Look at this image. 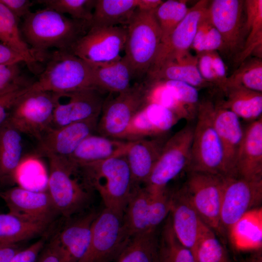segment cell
<instances>
[{
    "label": "cell",
    "mask_w": 262,
    "mask_h": 262,
    "mask_svg": "<svg viewBox=\"0 0 262 262\" xmlns=\"http://www.w3.org/2000/svg\"><path fill=\"white\" fill-rule=\"evenodd\" d=\"M1 245H2V244H0V246Z\"/></svg>",
    "instance_id": "cell-57"
},
{
    "label": "cell",
    "mask_w": 262,
    "mask_h": 262,
    "mask_svg": "<svg viewBox=\"0 0 262 262\" xmlns=\"http://www.w3.org/2000/svg\"><path fill=\"white\" fill-rule=\"evenodd\" d=\"M154 262H158V258H157V257H156Z\"/></svg>",
    "instance_id": "cell-56"
},
{
    "label": "cell",
    "mask_w": 262,
    "mask_h": 262,
    "mask_svg": "<svg viewBox=\"0 0 262 262\" xmlns=\"http://www.w3.org/2000/svg\"><path fill=\"white\" fill-rule=\"evenodd\" d=\"M151 195L144 187H133L123 215L126 233L129 238L155 230L152 225Z\"/></svg>",
    "instance_id": "cell-29"
},
{
    "label": "cell",
    "mask_w": 262,
    "mask_h": 262,
    "mask_svg": "<svg viewBox=\"0 0 262 262\" xmlns=\"http://www.w3.org/2000/svg\"><path fill=\"white\" fill-rule=\"evenodd\" d=\"M233 177L262 179V117L250 122L244 129Z\"/></svg>",
    "instance_id": "cell-23"
},
{
    "label": "cell",
    "mask_w": 262,
    "mask_h": 262,
    "mask_svg": "<svg viewBox=\"0 0 262 262\" xmlns=\"http://www.w3.org/2000/svg\"><path fill=\"white\" fill-rule=\"evenodd\" d=\"M37 2L77 20L91 22L96 0H40Z\"/></svg>",
    "instance_id": "cell-42"
},
{
    "label": "cell",
    "mask_w": 262,
    "mask_h": 262,
    "mask_svg": "<svg viewBox=\"0 0 262 262\" xmlns=\"http://www.w3.org/2000/svg\"><path fill=\"white\" fill-rule=\"evenodd\" d=\"M212 58L214 72L219 84V90L223 92L225 90L228 76L225 64L218 52L209 51Z\"/></svg>",
    "instance_id": "cell-50"
},
{
    "label": "cell",
    "mask_w": 262,
    "mask_h": 262,
    "mask_svg": "<svg viewBox=\"0 0 262 262\" xmlns=\"http://www.w3.org/2000/svg\"><path fill=\"white\" fill-rule=\"evenodd\" d=\"M197 67L203 79L219 89V84L214 72L209 51L196 54Z\"/></svg>",
    "instance_id": "cell-47"
},
{
    "label": "cell",
    "mask_w": 262,
    "mask_h": 262,
    "mask_svg": "<svg viewBox=\"0 0 262 262\" xmlns=\"http://www.w3.org/2000/svg\"><path fill=\"white\" fill-rule=\"evenodd\" d=\"M262 179L226 177L221 211L222 230L227 231L245 213L260 207Z\"/></svg>",
    "instance_id": "cell-13"
},
{
    "label": "cell",
    "mask_w": 262,
    "mask_h": 262,
    "mask_svg": "<svg viewBox=\"0 0 262 262\" xmlns=\"http://www.w3.org/2000/svg\"><path fill=\"white\" fill-rule=\"evenodd\" d=\"M98 213L91 212L66 225L54 236L63 262H81L91 243L94 222Z\"/></svg>",
    "instance_id": "cell-22"
},
{
    "label": "cell",
    "mask_w": 262,
    "mask_h": 262,
    "mask_svg": "<svg viewBox=\"0 0 262 262\" xmlns=\"http://www.w3.org/2000/svg\"><path fill=\"white\" fill-rule=\"evenodd\" d=\"M92 64L95 87L99 92L119 94L130 87V81L133 75L124 56L109 63Z\"/></svg>",
    "instance_id": "cell-31"
},
{
    "label": "cell",
    "mask_w": 262,
    "mask_h": 262,
    "mask_svg": "<svg viewBox=\"0 0 262 262\" xmlns=\"http://www.w3.org/2000/svg\"><path fill=\"white\" fill-rule=\"evenodd\" d=\"M180 120L162 105L147 103L132 118L120 139L134 141L166 135Z\"/></svg>",
    "instance_id": "cell-20"
},
{
    "label": "cell",
    "mask_w": 262,
    "mask_h": 262,
    "mask_svg": "<svg viewBox=\"0 0 262 262\" xmlns=\"http://www.w3.org/2000/svg\"><path fill=\"white\" fill-rule=\"evenodd\" d=\"M194 126L189 123L168 137L144 187L152 195L165 192L167 185L187 169Z\"/></svg>",
    "instance_id": "cell-7"
},
{
    "label": "cell",
    "mask_w": 262,
    "mask_h": 262,
    "mask_svg": "<svg viewBox=\"0 0 262 262\" xmlns=\"http://www.w3.org/2000/svg\"><path fill=\"white\" fill-rule=\"evenodd\" d=\"M1 191V190H0V192Z\"/></svg>",
    "instance_id": "cell-58"
},
{
    "label": "cell",
    "mask_w": 262,
    "mask_h": 262,
    "mask_svg": "<svg viewBox=\"0 0 262 262\" xmlns=\"http://www.w3.org/2000/svg\"><path fill=\"white\" fill-rule=\"evenodd\" d=\"M242 262H262L261 250L254 252V253L245 259Z\"/></svg>",
    "instance_id": "cell-55"
},
{
    "label": "cell",
    "mask_w": 262,
    "mask_h": 262,
    "mask_svg": "<svg viewBox=\"0 0 262 262\" xmlns=\"http://www.w3.org/2000/svg\"><path fill=\"white\" fill-rule=\"evenodd\" d=\"M157 258L158 262H197L193 252L177 238L170 217L164 225L158 243Z\"/></svg>",
    "instance_id": "cell-38"
},
{
    "label": "cell",
    "mask_w": 262,
    "mask_h": 262,
    "mask_svg": "<svg viewBox=\"0 0 262 262\" xmlns=\"http://www.w3.org/2000/svg\"><path fill=\"white\" fill-rule=\"evenodd\" d=\"M48 58L45 67L31 89L64 94L95 89L93 66L66 50H56Z\"/></svg>",
    "instance_id": "cell-3"
},
{
    "label": "cell",
    "mask_w": 262,
    "mask_h": 262,
    "mask_svg": "<svg viewBox=\"0 0 262 262\" xmlns=\"http://www.w3.org/2000/svg\"><path fill=\"white\" fill-rule=\"evenodd\" d=\"M90 27L89 22L75 20L45 7L25 17L20 30L29 46L43 57L50 48L69 51Z\"/></svg>",
    "instance_id": "cell-1"
},
{
    "label": "cell",
    "mask_w": 262,
    "mask_h": 262,
    "mask_svg": "<svg viewBox=\"0 0 262 262\" xmlns=\"http://www.w3.org/2000/svg\"><path fill=\"white\" fill-rule=\"evenodd\" d=\"M154 10L137 9L126 26L124 57L131 68L133 77L147 74L162 42L161 32Z\"/></svg>",
    "instance_id": "cell-4"
},
{
    "label": "cell",
    "mask_w": 262,
    "mask_h": 262,
    "mask_svg": "<svg viewBox=\"0 0 262 262\" xmlns=\"http://www.w3.org/2000/svg\"><path fill=\"white\" fill-rule=\"evenodd\" d=\"M9 212L25 219L49 225L59 214L48 192L13 186L0 192Z\"/></svg>",
    "instance_id": "cell-17"
},
{
    "label": "cell",
    "mask_w": 262,
    "mask_h": 262,
    "mask_svg": "<svg viewBox=\"0 0 262 262\" xmlns=\"http://www.w3.org/2000/svg\"><path fill=\"white\" fill-rule=\"evenodd\" d=\"M193 253L197 262H229L225 248L209 227L199 240Z\"/></svg>",
    "instance_id": "cell-43"
},
{
    "label": "cell",
    "mask_w": 262,
    "mask_h": 262,
    "mask_svg": "<svg viewBox=\"0 0 262 262\" xmlns=\"http://www.w3.org/2000/svg\"><path fill=\"white\" fill-rule=\"evenodd\" d=\"M19 63L0 65V94L30 86L23 74Z\"/></svg>",
    "instance_id": "cell-45"
},
{
    "label": "cell",
    "mask_w": 262,
    "mask_h": 262,
    "mask_svg": "<svg viewBox=\"0 0 262 262\" xmlns=\"http://www.w3.org/2000/svg\"><path fill=\"white\" fill-rule=\"evenodd\" d=\"M21 248L17 244L0 246V262H9L14 255Z\"/></svg>",
    "instance_id": "cell-53"
},
{
    "label": "cell",
    "mask_w": 262,
    "mask_h": 262,
    "mask_svg": "<svg viewBox=\"0 0 262 262\" xmlns=\"http://www.w3.org/2000/svg\"><path fill=\"white\" fill-rule=\"evenodd\" d=\"M162 81L196 119L199 103L198 90L186 83L177 81Z\"/></svg>",
    "instance_id": "cell-44"
},
{
    "label": "cell",
    "mask_w": 262,
    "mask_h": 262,
    "mask_svg": "<svg viewBox=\"0 0 262 262\" xmlns=\"http://www.w3.org/2000/svg\"><path fill=\"white\" fill-rule=\"evenodd\" d=\"M155 230L131 237L115 258L116 262H154L157 256Z\"/></svg>",
    "instance_id": "cell-36"
},
{
    "label": "cell",
    "mask_w": 262,
    "mask_h": 262,
    "mask_svg": "<svg viewBox=\"0 0 262 262\" xmlns=\"http://www.w3.org/2000/svg\"><path fill=\"white\" fill-rule=\"evenodd\" d=\"M170 213L177 238L193 252L209 227L202 221L182 188L171 194Z\"/></svg>",
    "instance_id": "cell-19"
},
{
    "label": "cell",
    "mask_w": 262,
    "mask_h": 262,
    "mask_svg": "<svg viewBox=\"0 0 262 262\" xmlns=\"http://www.w3.org/2000/svg\"><path fill=\"white\" fill-rule=\"evenodd\" d=\"M246 39L242 50L234 58L240 64L251 55L262 58V0H244Z\"/></svg>",
    "instance_id": "cell-32"
},
{
    "label": "cell",
    "mask_w": 262,
    "mask_h": 262,
    "mask_svg": "<svg viewBox=\"0 0 262 262\" xmlns=\"http://www.w3.org/2000/svg\"><path fill=\"white\" fill-rule=\"evenodd\" d=\"M137 4L138 0H96L90 27L127 26Z\"/></svg>",
    "instance_id": "cell-33"
},
{
    "label": "cell",
    "mask_w": 262,
    "mask_h": 262,
    "mask_svg": "<svg viewBox=\"0 0 262 262\" xmlns=\"http://www.w3.org/2000/svg\"><path fill=\"white\" fill-rule=\"evenodd\" d=\"M145 90V82L136 83L103 103L97 128L99 134L120 139L132 118L146 104Z\"/></svg>",
    "instance_id": "cell-12"
},
{
    "label": "cell",
    "mask_w": 262,
    "mask_h": 262,
    "mask_svg": "<svg viewBox=\"0 0 262 262\" xmlns=\"http://www.w3.org/2000/svg\"><path fill=\"white\" fill-rule=\"evenodd\" d=\"M101 93L93 88L64 93L68 98L64 102L54 93L55 106L50 128H60L99 117L104 103Z\"/></svg>",
    "instance_id": "cell-18"
},
{
    "label": "cell",
    "mask_w": 262,
    "mask_h": 262,
    "mask_svg": "<svg viewBox=\"0 0 262 262\" xmlns=\"http://www.w3.org/2000/svg\"><path fill=\"white\" fill-rule=\"evenodd\" d=\"M233 248L239 252L261 251L262 246V208L245 213L228 230Z\"/></svg>",
    "instance_id": "cell-28"
},
{
    "label": "cell",
    "mask_w": 262,
    "mask_h": 262,
    "mask_svg": "<svg viewBox=\"0 0 262 262\" xmlns=\"http://www.w3.org/2000/svg\"><path fill=\"white\" fill-rule=\"evenodd\" d=\"M131 142L93 133L81 142L67 160L76 167L104 161L124 155Z\"/></svg>",
    "instance_id": "cell-25"
},
{
    "label": "cell",
    "mask_w": 262,
    "mask_h": 262,
    "mask_svg": "<svg viewBox=\"0 0 262 262\" xmlns=\"http://www.w3.org/2000/svg\"><path fill=\"white\" fill-rule=\"evenodd\" d=\"M22 134L8 121L0 128V188L16 182L23 158Z\"/></svg>",
    "instance_id": "cell-26"
},
{
    "label": "cell",
    "mask_w": 262,
    "mask_h": 262,
    "mask_svg": "<svg viewBox=\"0 0 262 262\" xmlns=\"http://www.w3.org/2000/svg\"><path fill=\"white\" fill-rule=\"evenodd\" d=\"M231 85L242 86L262 92V58L254 57L242 62L238 68L230 76H228L226 87Z\"/></svg>",
    "instance_id": "cell-40"
},
{
    "label": "cell",
    "mask_w": 262,
    "mask_h": 262,
    "mask_svg": "<svg viewBox=\"0 0 262 262\" xmlns=\"http://www.w3.org/2000/svg\"><path fill=\"white\" fill-rule=\"evenodd\" d=\"M208 8L200 19L191 48L196 54L212 51L224 53L222 38L212 22Z\"/></svg>",
    "instance_id": "cell-41"
},
{
    "label": "cell",
    "mask_w": 262,
    "mask_h": 262,
    "mask_svg": "<svg viewBox=\"0 0 262 262\" xmlns=\"http://www.w3.org/2000/svg\"><path fill=\"white\" fill-rule=\"evenodd\" d=\"M78 167L84 182L98 193L105 208L123 215L133 188L125 154Z\"/></svg>",
    "instance_id": "cell-2"
},
{
    "label": "cell",
    "mask_w": 262,
    "mask_h": 262,
    "mask_svg": "<svg viewBox=\"0 0 262 262\" xmlns=\"http://www.w3.org/2000/svg\"><path fill=\"white\" fill-rule=\"evenodd\" d=\"M36 262H63L61 252L53 238L44 246Z\"/></svg>",
    "instance_id": "cell-51"
},
{
    "label": "cell",
    "mask_w": 262,
    "mask_h": 262,
    "mask_svg": "<svg viewBox=\"0 0 262 262\" xmlns=\"http://www.w3.org/2000/svg\"><path fill=\"white\" fill-rule=\"evenodd\" d=\"M48 192L59 214L69 218L87 205L91 189L84 182L78 168L67 160L48 158Z\"/></svg>",
    "instance_id": "cell-6"
},
{
    "label": "cell",
    "mask_w": 262,
    "mask_h": 262,
    "mask_svg": "<svg viewBox=\"0 0 262 262\" xmlns=\"http://www.w3.org/2000/svg\"><path fill=\"white\" fill-rule=\"evenodd\" d=\"M30 86L0 94V128L7 121L17 100L29 90Z\"/></svg>",
    "instance_id": "cell-46"
},
{
    "label": "cell",
    "mask_w": 262,
    "mask_h": 262,
    "mask_svg": "<svg viewBox=\"0 0 262 262\" xmlns=\"http://www.w3.org/2000/svg\"><path fill=\"white\" fill-rule=\"evenodd\" d=\"M168 138L166 135L131 141L125 156L133 187L146 183Z\"/></svg>",
    "instance_id": "cell-24"
},
{
    "label": "cell",
    "mask_w": 262,
    "mask_h": 262,
    "mask_svg": "<svg viewBox=\"0 0 262 262\" xmlns=\"http://www.w3.org/2000/svg\"><path fill=\"white\" fill-rule=\"evenodd\" d=\"M212 116L223 149L225 176L233 177L244 129L240 118L230 110L221 107L218 102L213 103Z\"/></svg>",
    "instance_id": "cell-21"
},
{
    "label": "cell",
    "mask_w": 262,
    "mask_h": 262,
    "mask_svg": "<svg viewBox=\"0 0 262 262\" xmlns=\"http://www.w3.org/2000/svg\"><path fill=\"white\" fill-rule=\"evenodd\" d=\"M209 4V0H200L189 8L183 20L168 38L160 44L147 73L190 52L200 19Z\"/></svg>",
    "instance_id": "cell-16"
},
{
    "label": "cell",
    "mask_w": 262,
    "mask_h": 262,
    "mask_svg": "<svg viewBox=\"0 0 262 262\" xmlns=\"http://www.w3.org/2000/svg\"><path fill=\"white\" fill-rule=\"evenodd\" d=\"M18 19L0 2V41L15 50L26 60L30 66L38 61L40 56L24 40Z\"/></svg>",
    "instance_id": "cell-34"
},
{
    "label": "cell",
    "mask_w": 262,
    "mask_h": 262,
    "mask_svg": "<svg viewBox=\"0 0 262 262\" xmlns=\"http://www.w3.org/2000/svg\"><path fill=\"white\" fill-rule=\"evenodd\" d=\"M208 9L212 22L222 38L224 53L234 58L242 50L246 39L244 0H213Z\"/></svg>",
    "instance_id": "cell-14"
},
{
    "label": "cell",
    "mask_w": 262,
    "mask_h": 262,
    "mask_svg": "<svg viewBox=\"0 0 262 262\" xmlns=\"http://www.w3.org/2000/svg\"><path fill=\"white\" fill-rule=\"evenodd\" d=\"M0 2L18 19L29 15L33 5V2L29 0H0Z\"/></svg>",
    "instance_id": "cell-49"
},
{
    "label": "cell",
    "mask_w": 262,
    "mask_h": 262,
    "mask_svg": "<svg viewBox=\"0 0 262 262\" xmlns=\"http://www.w3.org/2000/svg\"><path fill=\"white\" fill-rule=\"evenodd\" d=\"M223 93L225 98L218 104L239 118L251 122L262 117V92L231 85L227 86Z\"/></svg>",
    "instance_id": "cell-30"
},
{
    "label": "cell",
    "mask_w": 262,
    "mask_h": 262,
    "mask_svg": "<svg viewBox=\"0 0 262 262\" xmlns=\"http://www.w3.org/2000/svg\"><path fill=\"white\" fill-rule=\"evenodd\" d=\"M213 103L199 101L186 170L225 176L223 149L213 121Z\"/></svg>",
    "instance_id": "cell-5"
},
{
    "label": "cell",
    "mask_w": 262,
    "mask_h": 262,
    "mask_svg": "<svg viewBox=\"0 0 262 262\" xmlns=\"http://www.w3.org/2000/svg\"><path fill=\"white\" fill-rule=\"evenodd\" d=\"M46 239L43 237L28 247L21 248L12 257L9 262H36L45 246Z\"/></svg>",
    "instance_id": "cell-48"
},
{
    "label": "cell",
    "mask_w": 262,
    "mask_h": 262,
    "mask_svg": "<svg viewBox=\"0 0 262 262\" xmlns=\"http://www.w3.org/2000/svg\"><path fill=\"white\" fill-rule=\"evenodd\" d=\"M145 82L146 104L162 105L174 113L180 120L185 119L188 122L195 119L163 81L147 80Z\"/></svg>",
    "instance_id": "cell-37"
},
{
    "label": "cell",
    "mask_w": 262,
    "mask_h": 262,
    "mask_svg": "<svg viewBox=\"0 0 262 262\" xmlns=\"http://www.w3.org/2000/svg\"><path fill=\"white\" fill-rule=\"evenodd\" d=\"M49 225L8 212L0 213V244H17L45 232Z\"/></svg>",
    "instance_id": "cell-35"
},
{
    "label": "cell",
    "mask_w": 262,
    "mask_h": 262,
    "mask_svg": "<svg viewBox=\"0 0 262 262\" xmlns=\"http://www.w3.org/2000/svg\"><path fill=\"white\" fill-rule=\"evenodd\" d=\"M98 119L96 117L60 128H49L37 141L35 156L68 159L81 142L97 131Z\"/></svg>",
    "instance_id": "cell-15"
},
{
    "label": "cell",
    "mask_w": 262,
    "mask_h": 262,
    "mask_svg": "<svg viewBox=\"0 0 262 262\" xmlns=\"http://www.w3.org/2000/svg\"><path fill=\"white\" fill-rule=\"evenodd\" d=\"M187 2L183 0L163 1L154 10V16L161 32L162 42L168 38L187 15L189 10Z\"/></svg>",
    "instance_id": "cell-39"
},
{
    "label": "cell",
    "mask_w": 262,
    "mask_h": 262,
    "mask_svg": "<svg viewBox=\"0 0 262 262\" xmlns=\"http://www.w3.org/2000/svg\"><path fill=\"white\" fill-rule=\"evenodd\" d=\"M163 1L161 0H138L137 9L145 11L154 10Z\"/></svg>",
    "instance_id": "cell-54"
},
{
    "label": "cell",
    "mask_w": 262,
    "mask_h": 262,
    "mask_svg": "<svg viewBox=\"0 0 262 262\" xmlns=\"http://www.w3.org/2000/svg\"><path fill=\"white\" fill-rule=\"evenodd\" d=\"M226 176L190 171L181 187L202 221L222 233L220 211Z\"/></svg>",
    "instance_id": "cell-8"
},
{
    "label": "cell",
    "mask_w": 262,
    "mask_h": 262,
    "mask_svg": "<svg viewBox=\"0 0 262 262\" xmlns=\"http://www.w3.org/2000/svg\"><path fill=\"white\" fill-rule=\"evenodd\" d=\"M147 80L177 81L189 84L198 90L213 86L205 81L197 67L196 56L190 52L166 62L147 74Z\"/></svg>",
    "instance_id": "cell-27"
},
{
    "label": "cell",
    "mask_w": 262,
    "mask_h": 262,
    "mask_svg": "<svg viewBox=\"0 0 262 262\" xmlns=\"http://www.w3.org/2000/svg\"><path fill=\"white\" fill-rule=\"evenodd\" d=\"M129 239L124 229L123 215L105 208L94 222L90 247L81 262H110Z\"/></svg>",
    "instance_id": "cell-11"
},
{
    "label": "cell",
    "mask_w": 262,
    "mask_h": 262,
    "mask_svg": "<svg viewBox=\"0 0 262 262\" xmlns=\"http://www.w3.org/2000/svg\"><path fill=\"white\" fill-rule=\"evenodd\" d=\"M127 38L126 26H91L71 48L69 52L94 65L115 61L121 57Z\"/></svg>",
    "instance_id": "cell-10"
},
{
    "label": "cell",
    "mask_w": 262,
    "mask_h": 262,
    "mask_svg": "<svg viewBox=\"0 0 262 262\" xmlns=\"http://www.w3.org/2000/svg\"><path fill=\"white\" fill-rule=\"evenodd\" d=\"M30 87L17 100L7 121L21 133L38 141L51 127L55 94Z\"/></svg>",
    "instance_id": "cell-9"
},
{
    "label": "cell",
    "mask_w": 262,
    "mask_h": 262,
    "mask_svg": "<svg viewBox=\"0 0 262 262\" xmlns=\"http://www.w3.org/2000/svg\"><path fill=\"white\" fill-rule=\"evenodd\" d=\"M25 63V59L8 47L0 43V65L16 63Z\"/></svg>",
    "instance_id": "cell-52"
}]
</instances>
